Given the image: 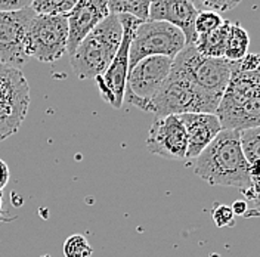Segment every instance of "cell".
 <instances>
[{
    "instance_id": "3957f363",
    "label": "cell",
    "mask_w": 260,
    "mask_h": 257,
    "mask_svg": "<svg viewBox=\"0 0 260 257\" xmlns=\"http://www.w3.org/2000/svg\"><path fill=\"white\" fill-rule=\"evenodd\" d=\"M123 37V27L117 14H111L89 33L70 55L74 74L80 80L102 76L110 67Z\"/></svg>"
},
{
    "instance_id": "9a60e30c",
    "label": "cell",
    "mask_w": 260,
    "mask_h": 257,
    "mask_svg": "<svg viewBox=\"0 0 260 257\" xmlns=\"http://www.w3.org/2000/svg\"><path fill=\"white\" fill-rule=\"evenodd\" d=\"M188 136L186 158H197L219 135L222 124L216 114L189 113L179 115Z\"/></svg>"
},
{
    "instance_id": "d6986e66",
    "label": "cell",
    "mask_w": 260,
    "mask_h": 257,
    "mask_svg": "<svg viewBox=\"0 0 260 257\" xmlns=\"http://www.w3.org/2000/svg\"><path fill=\"white\" fill-rule=\"evenodd\" d=\"M154 0H108L111 14L130 15L139 21H148L149 8Z\"/></svg>"
},
{
    "instance_id": "603a6c76",
    "label": "cell",
    "mask_w": 260,
    "mask_h": 257,
    "mask_svg": "<svg viewBox=\"0 0 260 257\" xmlns=\"http://www.w3.org/2000/svg\"><path fill=\"white\" fill-rule=\"evenodd\" d=\"M211 217L219 228H229L235 225V214L232 209L225 204H217L211 211Z\"/></svg>"
},
{
    "instance_id": "5bb4252c",
    "label": "cell",
    "mask_w": 260,
    "mask_h": 257,
    "mask_svg": "<svg viewBox=\"0 0 260 257\" xmlns=\"http://www.w3.org/2000/svg\"><path fill=\"white\" fill-rule=\"evenodd\" d=\"M198 9L194 0H154L149 8L151 21H161L178 27L183 33L186 46L194 45L197 40L195 33V18Z\"/></svg>"
},
{
    "instance_id": "7402d4cb",
    "label": "cell",
    "mask_w": 260,
    "mask_h": 257,
    "mask_svg": "<svg viewBox=\"0 0 260 257\" xmlns=\"http://www.w3.org/2000/svg\"><path fill=\"white\" fill-rule=\"evenodd\" d=\"M223 22H225V19L217 12H213V11L198 12V15L195 18V33H197V36L207 34V33L214 31L219 27H222Z\"/></svg>"
},
{
    "instance_id": "6da1fadb",
    "label": "cell",
    "mask_w": 260,
    "mask_h": 257,
    "mask_svg": "<svg viewBox=\"0 0 260 257\" xmlns=\"http://www.w3.org/2000/svg\"><path fill=\"white\" fill-rule=\"evenodd\" d=\"M222 128L247 130L260 126V53L232 62L231 79L216 110Z\"/></svg>"
},
{
    "instance_id": "f1b7e54d",
    "label": "cell",
    "mask_w": 260,
    "mask_h": 257,
    "mask_svg": "<svg viewBox=\"0 0 260 257\" xmlns=\"http://www.w3.org/2000/svg\"><path fill=\"white\" fill-rule=\"evenodd\" d=\"M0 214H2V198H0Z\"/></svg>"
},
{
    "instance_id": "484cf974",
    "label": "cell",
    "mask_w": 260,
    "mask_h": 257,
    "mask_svg": "<svg viewBox=\"0 0 260 257\" xmlns=\"http://www.w3.org/2000/svg\"><path fill=\"white\" fill-rule=\"evenodd\" d=\"M9 176H11V173H9V167H8V164L0 158V192H2V191H3V188L8 185V182H9Z\"/></svg>"
},
{
    "instance_id": "83f0119b",
    "label": "cell",
    "mask_w": 260,
    "mask_h": 257,
    "mask_svg": "<svg viewBox=\"0 0 260 257\" xmlns=\"http://www.w3.org/2000/svg\"><path fill=\"white\" fill-rule=\"evenodd\" d=\"M250 200H251L253 204H254V211H253V213H256V214H259L260 216V192L253 194V197H251Z\"/></svg>"
},
{
    "instance_id": "52a82bcc",
    "label": "cell",
    "mask_w": 260,
    "mask_h": 257,
    "mask_svg": "<svg viewBox=\"0 0 260 257\" xmlns=\"http://www.w3.org/2000/svg\"><path fill=\"white\" fill-rule=\"evenodd\" d=\"M30 105V86L21 70L0 62V142L15 135Z\"/></svg>"
},
{
    "instance_id": "277c9868",
    "label": "cell",
    "mask_w": 260,
    "mask_h": 257,
    "mask_svg": "<svg viewBox=\"0 0 260 257\" xmlns=\"http://www.w3.org/2000/svg\"><path fill=\"white\" fill-rule=\"evenodd\" d=\"M219 104L220 98L206 92L182 74L170 70L146 113H152L155 117L189 113L214 114Z\"/></svg>"
},
{
    "instance_id": "d4e9b609",
    "label": "cell",
    "mask_w": 260,
    "mask_h": 257,
    "mask_svg": "<svg viewBox=\"0 0 260 257\" xmlns=\"http://www.w3.org/2000/svg\"><path fill=\"white\" fill-rule=\"evenodd\" d=\"M31 0H0V11L2 12H12L30 8Z\"/></svg>"
},
{
    "instance_id": "9c48e42d",
    "label": "cell",
    "mask_w": 260,
    "mask_h": 257,
    "mask_svg": "<svg viewBox=\"0 0 260 257\" xmlns=\"http://www.w3.org/2000/svg\"><path fill=\"white\" fill-rule=\"evenodd\" d=\"M173 59L167 56H148L129 68L124 101L146 113L151 101L170 74Z\"/></svg>"
},
{
    "instance_id": "8fae6325",
    "label": "cell",
    "mask_w": 260,
    "mask_h": 257,
    "mask_svg": "<svg viewBox=\"0 0 260 257\" xmlns=\"http://www.w3.org/2000/svg\"><path fill=\"white\" fill-rule=\"evenodd\" d=\"M36 16L31 8L21 11H0V62L21 70L28 61L25 36Z\"/></svg>"
},
{
    "instance_id": "2e32d148",
    "label": "cell",
    "mask_w": 260,
    "mask_h": 257,
    "mask_svg": "<svg viewBox=\"0 0 260 257\" xmlns=\"http://www.w3.org/2000/svg\"><path fill=\"white\" fill-rule=\"evenodd\" d=\"M229 25H231V21L225 19L223 25L219 27L217 30L207 33V34L197 36V40H195L192 46L201 55H204V56H209V58H225Z\"/></svg>"
},
{
    "instance_id": "7a4b0ae2",
    "label": "cell",
    "mask_w": 260,
    "mask_h": 257,
    "mask_svg": "<svg viewBox=\"0 0 260 257\" xmlns=\"http://www.w3.org/2000/svg\"><path fill=\"white\" fill-rule=\"evenodd\" d=\"M195 175L214 186L247 189L253 183L238 130L222 128L197 157Z\"/></svg>"
},
{
    "instance_id": "4fadbf2b",
    "label": "cell",
    "mask_w": 260,
    "mask_h": 257,
    "mask_svg": "<svg viewBox=\"0 0 260 257\" xmlns=\"http://www.w3.org/2000/svg\"><path fill=\"white\" fill-rule=\"evenodd\" d=\"M108 15V0H77L74 8L65 15L68 21V55H71L81 40Z\"/></svg>"
},
{
    "instance_id": "5b68a950",
    "label": "cell",
    "mask_w": 260,
    "mask_h": 257,
    "mask_svg": "<svg viewBox=\"0 0 260 257\" xmlns=\"http://www.w3.org/2000/svg\"><path fill=\"white\" fill-rule=\"evenodd\" d=\"M231 68L232 62L228 59L204 56L192 45L185 46L182 52H179L172 64L173 71L220 99L231 79Z\"/></svg>"
},
{
    "instance_id": "8992f818",
    "label": "cell",
    "mask_w": 260,
    "mask_h": 257,
    "mask_svg": "<svg viewBox=\"0 0 260 257\" xmlns=\"http://www.w3.org/2000/svg\"><path fill=\"white\" fill-rule=\"evenodd\" d=\"M185 46V36L178 27L161 21H142L132 34L129 68L148 56H167L173 59Z\"/></svg>"
},
{
    "instance_id": "e0dca14e",
    "label": "cell",
    "mask_w": 260,
    "mask_h": 257,
    "mask_svg": "<svg viewBox=\"0 0 260 257\" xmlns=\"http://www.w3.org/2000/svg\"><path fill=\"white\" fill-rule=\"evenodd\" d=\"M240 141L245 160L250 166V175L260 176V126L240 132Z\"/></svg>"
},
{
    "instance_id": "ba28073f",
    "label": "cell",
    "mask_w": 260,
    "mask_h": 257,
    "mask_svg": "<svg viewBox=\"0 0 260 257\" xmlns=\"http://www.w3.org/2000/svg\"><path fill=\"white\" fill-rule=\"evenodd\" d=\"M68 21L64 15H36L27 30L25 52L39 62H55L67 52Z\"/></svg>"
},
{
    "instance_id": "cb8c5ba5",
    "label": "cell",
    "mask_w": 260,
    "mask_h": 257,
    "mask_svg": "<svg viewBox=\"0 0 260 257\" xmlns=\"http://www.w3.org/2000/svg\"><path fill=\"white\" fill-rule=\"evenodd\" d=\"M203 3V6L207 8V11H213V12H226L231 9H235L241 0H200Z\"/></svg>"
},
{
    "instance_id": "ac0fdd59",
    "label": "cell",
    "mask_w": 260,
    "mask_h": 257,
    "mask_svg": "<svg viewBox=\"0 0 260 257\" xmlns=\"http://www.w3.org/2000/svg\"><path fill=\"white\" fill-rule=\"evenodd\" d=\"M250 46V36L240 24L231 22L229 31H228L226 49H225V59L229 62H237L243 59L248 53Z\"/></svg>"
},
{
    "instance_id": "30bf717a",
    "label": "cell",
    "mask_w": 260,
    "mask_h": 257,
    "mask_svg": "<svg viewBox=\"0 0 260 257\" xmlns=\"http://www.w3.org/2000/svg\"><path fill=\"white\" fill-rule=\"evenodd\" d=\"M118 18L123 27V37H121L120 48L117 50L110 67L105 70V73L95 79L101 98L115 110H121L124 102L126 80L129 73V48L132 34L135 28L142 22L130 15H118Z\"/></svg>"
},
{
    "instance_id": "7c38bea8",
    "label": "cell",
    "mask_w": 260,
    "mask_h": 257,
    "mask_svg": "<svg viewBox=\"0 0 260 257\" xmlns=\"http://www.w3.org/2000/svg\"><path fill=\"white\" fill-rule=\"evenodd\" d=\"M146 148L167 160H185L188 136L179 115L155 117L148 130Z\"/></svg>"
},
{
    "instance_id": "ffe728a7",
    "label": "cell",
    "mask_w": 260,
    "mask_h": 257,
    "mask_svg": "<svg viewBox=\"0 0 260 257\" xmlns=\"http://www.w3.org/2000/svg\"><path fill=\"white\" fill-rule=\"evenodd\" d=\"M77 0H31V8L36 15H67Z\"/></svg>"
},
{
    "instance_id": "44dd1931",
    "label": "cell",
    "mask_w": 260,
    "mask_h": 257,
    "mask_svg": "<svg viewBox=\"0 0 260 257\" xmlns=\"http://www.w3.org/2000/svg\"><path fill=\"white\" fill-rule=\"evenodd\" d=\"M62 251L65 257H90L93 254V247L83 235L76 234L65 240Z\"/></svg>"
},
{
    "instance_id": "4316f807",
    "label": "cell",
    "mask_w": 260,
    "mask_h": 257,
    "mask_svg": "<svg viewBox=\"0 0 260 257\" xmlns=\"http://www.w3.org/2000/svg\"><path fill=\"white\" fill-rule=\"evenodd\" d=\"M231 209L234 211V214H237V216H245L247 210H248V204L245 201H234Z\"/></svg>"
}]
</instances>
